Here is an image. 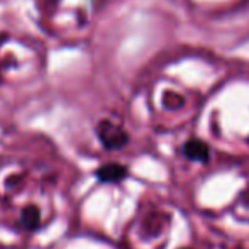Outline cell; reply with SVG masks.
Returning a JSON list of instances; mask_svg holds the SVG:
<instances>
[{"label": "cell", "instance_id": "obj_1", "mask_svg": "<svg viewBox=\"0 0 249 249\" xmlns=\"http://www.w3.org/2000/svg\"><path fill=\"white\" fill-rule=\"evenodd\" d=\"M99 138L102 144L108 149H117L127 142V134L124 129H121L119 125L112 124V122L104 121L99 125Z\"/></svg>", "mask_w": 249, "mask_h": 249}, {"label": "cell", "instance_id": "obj_2", "mask_svg": "<svg viewBox=\"0 0 249 249\" xmlns=\"http://www.w3.org/2000/svg\"><path fill=\"white\" fill-rule=\"evenodd\" d=\"M127 175V170H125L122 164H117V163H108V164H104L99 171H97V177L100 178L102 181L105 183H112V181H121L122 178Z\"/></svg>", "mask_w": 249, "mask_h": 249}, {"label": "cell", "instance_id": "obj_3", "mask_svg": "<svg viewBox=\"0 0 249 249\" xmlns=\"http://www.w3.org/2000/svg\"><path fill=\"white\" fill-rule=\"evenodd\" d=\"M183 153L187 154L190 160H195V161L209 160V146L203 141H198V139H190V141L185 144Z\"/></svg>", "mask_w": 249, "mask_h": 249}, {"label": "cell", "instance_id": "obj_4", "mask_svg": "<svg viewBox=\"0 0 249 249\" xmlns=\"http://www.w3.org/2000/svg\"><path fill=\"white\" fill-rule=\"evenodd\" d=\"M24 220H26V224H27V220H29L31 222L29 229H34V227L37 226V220H39V213H37L34 209H27L26 212H24Z\"/></svg>", "mask_w": 249, "mask_h": 249}]
</instances>
